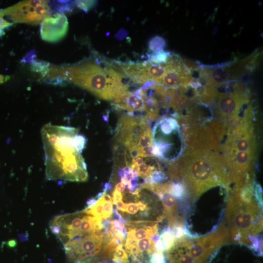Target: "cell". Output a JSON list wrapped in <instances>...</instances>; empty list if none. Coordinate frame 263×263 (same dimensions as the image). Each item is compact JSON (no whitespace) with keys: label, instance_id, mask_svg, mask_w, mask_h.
Wrapping results in <instances>:
<instances>
[{"label":"cell","instance_id":"83f0119b","mask_svg":"<svg viewBox=\"0 0 263 263\" xmlns=\"http://www.w3.org/2000/svg\"><path fill=\"white\" fill-rule=\"evenodd\" d=\"M124 168H120L118 172V175L120 179L124 177Z\"/></svg>","mask_w":263,"mask_h":263},{"label":"cell","instance_id":"e0dca14e","mask_svg":"<svg viewBox=\"0 0 263 263\" xmlns=\"http://www.w3.org/2000/svg\"><path fill=\"white\" fill-rule=\"evenodd\" d=\"M74 142L77 150L80 153H81L85 148L87 139L84 135L77 134L74 138Z\"/></svg>","mask_w":263,"mask_h":263},{"label":"cell","instance_id":"ac0fdd59","mask_svg":"<svg viewBox=\"0 0 263 263\" xmlns=\"http://www.w3.org/2000/svg\"><path fill=\"white\" fill-rule=\"evenodd\" d=\"M104 201V200H103ZM112 202L103 201V215L102 218L107 219L111 217L113 212V207Z\"/></svg>","mask_w":263,"mask_h":263},{"label":"cell","instance_id":"6da1fadb","mask_svg":"<svg viewBox=\"0 0 263 263\" xmlns=\"http://www.w3.org/2000/svg\"><path fill=\"white\" fill-rule=\"evenodd\" d=\"M209 150L193 144L169 171L171 178L182 181L191 202L212 187L230 183L225 158Z\"/></svg>","mask_w":263,"mask_h":263},{"label":"cell","instance_id":"484cf974","mask_svg":"<svg viewBox=\"0 0 263 263\" xmlns=\"http://www.w3.org/2000/svg\"><path fill=\"white\" fill-rule=\"evenodd\" d=\"M97 201V200L95 197L89 199L86 202L87 207H89L94 204Z\"/></svg>","mask_w":263,"mask_h":263},{"label":"cell","instance_id":"5bb4252c","mask_svg":"<svg viewBox=\"0 0 263 263\" xmlns=\"http://www.w3.org/2000/svg\"><path fill=\"white\" fill-rule=\"evenodd\" d=\"M145 263H167L163 252L155 251L148 258Z\"/></svg>","mask_w":263,"mask_h":263},{"label":"cell","instance_id":"7c38bea8","mask_svg":"<svg viewBox=\"0 0 263 263\" xmlns=\"http://www.w3.org/2000/svg\"><path fill=\"white\" fill-rule=\"evenodd\" d=\"M170 56L169 53L161 50L151 55L149 62L154 64H165Z\"/></svg>","mask_w":263,"mask_h":263},{"label":"cell","instance_id":"d4e9b609","mask_svg":"<svg viewBox=\"0 0 263 263\" xmlns=\"http://www.w3.org/2000/svg\"><path fill=\"white\" fill-rule=\"evenodd\" d=\"M104 201L112 203V197L106 192H104L103 195L101 197Z\"/></svg>","mask_w":263,"mask_h":263},{"label":"cell","instance_id":"603a6c76","mask_svg":"<svg viewBox=\"0 0 263 263\" xmlns=\"http://www.w3.org/2000/svg\"><path fill=\"white\" fill-rule=\"evenodd\" d=\"M11 24V23L7 22V21L4 19L3 16L1 14V10H0V35H1L3 29Z\"/></svg>","mask_w":263,"mask_h":263},{"label":"cell","instance_id":"d6986e66","mask_svg":"<svg viewBox=\"0 0 263 263\" xmlns=\"http://www.w3.org/2000/svg\"><path fill=\"white\" fill-rule=\"evenodd\" d=\"M138 206L136 202H129L125 203V212L127 213L130 215H134L138 212Z\"/></svg>","mask_w":263,"mask_h":263},{"label":"cell","instance_id":"7a4b0ae2","mask_svg":"<svg viewBox=\"0 0 263 263\" xmlns=\"http://www.w3.org/2000/svg\"><path fill=\"white\" fill-rule=\"evenodd\" d=\"M77 129L45 125L41 129L45 152L46 178L49 180L85 182L88 174L86 164L75 145Z\"/></svg>","mask_w":263,"mask_h":263},{"label":"cell","instance_id":"4fadbf2b","mask_svg":"<svg viewBox=\"0 0 263 263\" xmlns=\"http://www.w3.org/2000/svg\"><path fill=\"white\" fill-rule=\"evenodd\" d=\"M156 168L152 165L143 163L137 167L135 170L137 172L138 176L142 177H148L155 169Z\"/></svg>","mask_w":263,"mask_h":263},{"label":"cell","instance_id":"9a60e30c","mask_svg":"<svg viewBox=\"0 0 263 263\" xmlns=\"http://www.w3.org/2000/svg\"><path fill=\"white\" fill-rule=\"evenodd\" d=\"M164 40L159 37H156L152 38L149 43L150 49L154 52L161 51L165 46Z\"/></svg>","mask_w":263,"mask_h":263},{"label":"cell","instance_id":"7402d4cb","mask_svg":"<svg viewBox=\"0 0 263 263\" xmlns=\"http://www.w3.org/2000/svg\"><path fill=\"white\" fill-rule=\"evenodd\" d=\"M112 203L115 205L119 201H122L123 195L121 192H118L114 189L113 192Z\"/></svg>","mask_w":263,"mask_h":263},{"label":"cell","instance_id":"52a82bcc","mask_svg":"<svg viewBox=\"0 0 263 263\" xmlns=\"http://www.w3.org/2000/svg\"><path fill=\"white\" fill-rule=\"evenodd\" d=\"M165 66V73L158 84L169 89L182 90L191 83V72L179 56H170Z\"/></svg>","mask_w":263,"mask_h":263},{"label":"cell","instance_id":"9c48e42d","mask_svg":"<svg viewBox=\"0 0 263 263\" xmlns=\"http://www.w3.org/2000/svg\"><path fill=\"white\" fill-rule=\"evenodd\" d=\"M216 107L218 114L223 118L237 115L244 104L247 102L245 92L236 91L230 94H217Z\"/></svg>","mask_w":263,"mask_h":263},{"label":"cell","instance_id":"8992f818","mask_svg":"<svg viewBox=\"0 0 263 263\" xmlns=\"http://www.w3.org/2000/svg\"><path fill=\"white\" fill-rule=\"evenodd\" d=\"M14 23L38 24L50 16L51 9L47 0H24L1 10Z\"/></svg>","mask_w":263,"mask_h":263},{"label":"cell","instance_id":"f1b7e54d","mask_svg":"<svg viewBox=\"0 0 263 263\" xmlns=\"http://www.w3.org/2000/svg\"><path fill=\"white\" fill-rule=\"evenodd\" d=\"M9 78V76H4L3 75H0V83H3L5 81L7 80Z\"/></svg>","mask_w":263,"mask_h":263},{"label":"cell","instance_id":"2e32d148","mask_svg":"<svg viewBox=\"0 0 263 263\" xmlns=\"http://www.w3.org/2000/svg\"><path fill=\"white\" fill-rule=\"evenodd\" d=\"M116 259L128 260V254L123 249V244L119 245L115 249L112 260Z\"/></svg>","mask_w":263,"mask_h":263},{"label":"cell","instance_id":"4316f807","mask_svg":"<svg viewBox=\"0 0 263 263\" xmlns=\"http://www.w3.org/2000/svg\"><path fill=\"white\" fill-rule=\"evenodd\" d=\"M112 189V185L110 183H105L103 186V191L111 190Z\"/></svg>","mask_w":263,"mask_h":263},{"label":"cell","instance_id":"277c9868","mask_svg":"<svg viewBox=\"0 0 263 263\" xmlns=\"http://www.w3.org/2000/svg\"><path fill=\"white\" fill-rule=\"evenodd\" d=\"M261 210L251 188H234L227 201L226 219L232 241L252 246L262 228Z\"/></svg>","mask_w":263,"mask_h":263},{"label":"cell","instance_id":"5b68a950","mask_svg":"<svg viewBox=\"0 0 263 263\" xmlns=\"http://www.w3.org/2000/svg\"><path fill=\"white\" fill-rule=\"evenodd\" d=\"M103 236V231L90 233L62 244L68 260L72 263H99Z\"/></svg>","mask_w":263,"mask_h":263},{"label":"cell","instance_id":"cb8c5ba5","mask_svg":"<svg viewBox=\"0 0 263 263\" xmlns=\"http://www.w3.org/2000/svg\"><path fill=\"white\" fill-rule=\"evenodd\" d=\"M125 188V185L122 182H119L115 185L114 189L118 192H122L124 191Z\"/></svg>","mask_w":263,"mask_h":263},{"label":"cell","instance_id":"30bf717a","mask_svg":"<svg viewBox=\"0 0 263 263\" xmlns=\"http://www.w3.org/2000/svg\"><path fill=\"white\" fill-rule=\"evenodd\" d=\"M169 263H199L188 252L179 238L166 251Z\"/></svg>","mask_w":263,"mask_h":263},{"label":"cell","instance_id":"f546056e","mask_svg":"<svg viewBox=\"0 0 263 263\" xmlns=\"http://www.w3.org/2000/svg\"><path fill=\"white\" fill-rule=\"evenodd\" d=\"M103 263H117L113 260H110V261H108L106 262H104Z\"/></svg>","mask_w":263,"mask_h":263},{"label":"cell","instance_id":"44dd1931","mask_svg":"<svg viewBox=\"0 0 263 263\" xmlns=\"http://www.w3.org/2000/svg\"><path fill=\"white\" fill-rule=\"evenodd\" d=\"M153 146H149L138 149L139 156L143 157H150L153 156L152 154V149Z\"/></svg>","mask_w":263,"mask_h":263},{"label":"cell","instance_id":"ba28073f","mask_svg":"<svg viewBox=\"0 0 263 263\" xmlns=\"http://www.w3.org/2000/svg\"><path fill=\"white\" fill-rule=\"evenodd\" d=\"M68 21L66 16L56 13L45 18L41 22L40 35L45 41L54 42L62 39L68 31Z\"/></svg>","mask_w":263,"mask_h":263},{"label":"cell","instance_id":"ffe728a7","mask_svg":"<svg viewBox=\"0 0 263 263\" xmlns=\"http://www.w3.org/2000/svg\"><path fill=\"white\" fill-rule=\"evenodd\" d=\"M94 3V1L92 0H77L75 1L77 6L85 11L91 8Z\"/></svg>","mask_w":263,"mask_h":263},{"label":"cell","instance_id":"3957f363","mask_svg":"<svg viewBox=\"0 0 263 263\" xmlns=\"http://www.w3.org/2000/svg\"><path fill=\"white\" fill-rule=\"evenodd\" d=\"M71 82L105 100H113L128 92L124 75L111 68L86 62L72 66H47L43 75Z\"/></svg>","mask_w":263,"mask_h":263},{"label":"cell","instance_id":"8fae6325","mask_svg":"<svg viewBox=\"0 0 263 263\" xmlns=\"http://www.w3.org/2000/svg\"><path fill=\"white\" fill-rule=\"evenodd\" d=\"M153 146V135L150 128L147 129L140 135L137 144V148Z\"/></svg>","mask_w":263,"mask_h":263},{"label":"cell","instance_id":"4dcf8cb0","mask_svg":"<svg viewBox=\"0 0 263 263\" xmlns=\"http://www.w3.org/2000/svg\"><path fill=\"white\" fill-rule=\"evenodd\" d=\"M103 119H104V120L105 121H108V117H107V116H106V115H104V116H103Z\"/></svg>","mask_w":263,"mask_h":263}]
</instances>
